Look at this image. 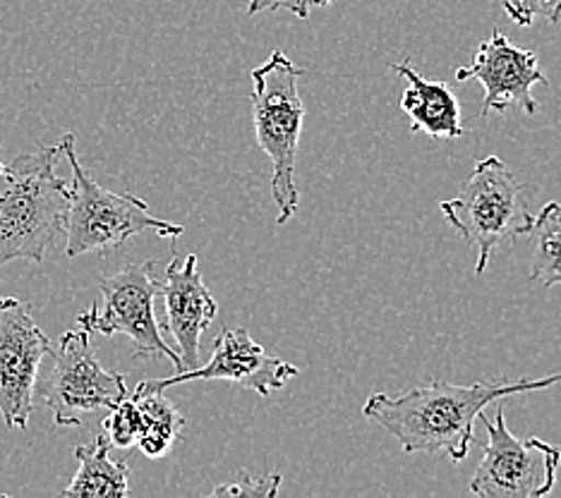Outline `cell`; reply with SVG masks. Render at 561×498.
Returning a JSON list of instances; mask_svg holds the SVG:
<instances>
[{
	"instance_id": "obj_1",
	"label": "cell",
	"mask_w": 561,
	"mask_h": 498,
	"mask_svg": "<svg viewBox=\"0 0 561 498\" xmlns=\"http://www.w3.org/2000/svg\"><path fill=\"white\" fill-rule=\"evenodd\" d=\"M561 383V372L542 379L492 377L476 383L430 381L401 395H369L363 415L401 443L403 453H444L454 465L463 463L476 439L484 407Z\"/></svg>"
},
{
	"instance_id": "obj_2",
	"label": "cell",
	"mask_w": 561,
	"mask_h": 498,
	"mask_svg": "<svg viewBox=\"0 0 561 498\" xmlns=\"http://www.w3.org/2000/svg\"><path fill=\"white\" fill-rule=\"evenodd\" d=\"M60 147L39 144L0 163V268L10 262H44L66 235L70 185L56 173Z\"/></svg>"
},
{
	"instance_id": "obj_3",
	"label": "cell",
	"mask_w": 561,
	"mask_h": 498,
	"mask_svg": "<svg viewBox=\"0 0 561 498\" xmlns=\"http://www.w3.org/2000/svg\"><path fill=\"white\" fill-rule=\"evenodd\" d=\"M305 74L284 50L276 48L264 66L252 70V118L260 149L272 163V197L276 223L286 225L300 207L296 157L305 120L298 80Z\"/></svg>"
},
{
	"instance_id": "obj_4",
	"label": "cell",
	"mask_w": 561,
	"mask_h": 498,
	"mask_svg": "<svg viewBox=\"0 0 561 498\" xmlns=\"http://www.w3.org/2000/svg\"><path fill=\"white\" fill-rule=\"evenodd\" d=\"M439 209L456 233L478 250V276L488 271L494 250L530 235L535 223L528 185L500 157L478 161L461 195L442 201Z\"/></svg>"
},
{
	"instance_id": "obj_5",
	"label": "cell",
	"mask_w": 561,
	"mask_h": 498,
	"mask_svg": "<svg viewBox=\"0 0 561 498\" xmlns=\"http://www.w3.org/2000/svg\"><path fill=\"white\" fill-rule=\"evenodd\" d=\"M60 153L72 169L70 207L66 221V254L70 259L87 252H108L123 247L127 240L154 230L161 238H181L183 225L151 216L149 204L135 195H118L101 187L78 159V139L72 132L62 137Z\"/></svg>"
},
{
	"instance_id": "obj_6",
	"label": "cell",
	"mask_w": 561,
	"mask_h": 498,
	"mask_svg": "<svg viewBox=\"0 0 561 498\" xmlns=\"http://www.w3.org/2000/svg\"><path fill=\"white\" fill-rule=\"evenodd\" d=\"M101 304H92L78 316V324L89 334L116 336L133 340L135 355L154 360L163 355L181 372V355L165 345L154 316V300L161 296V278L157 262L125 264L121 271L99 283Z\"/></svg>"
},
{
	"instance_id": "obj_7",
	"label": "cell",
	"mask_w": 561,
	"mask_h": 498,
	"mask_svg": "<svg viewBox=\"0 0 561 498\" xmlns=\"http://www.w3.org/2000/svg\"><path fill=\"white\" fill-rule=\"evenodd\" d=\"M488 431L482 441V460L470 477L468 489L478 498H542L552 494L561 451L542 439H518L506 427L504 407H496L494 417L480 415Z\"/></svg>"
},
{
	"instance_id": "obj_8",
	"label": "cell",
	"mask_w": 561,
	"mask_h": 498,
	"mask_svg": "<svg viewBox=\"0 0 561 498\" xmlns=\"http://www.w3.org/2000/svg\"><path fill=\"white\" fill-rule=\"evenodd\" d=\"M48 357H54V367L42 381H36V395L50 407L56 425H80L82 415L101 407L111 410L127 398L125 377L108 372L99 362L89 331L78 328L62 334L58 348Z\"/></svg>"
},
{
	"instance_id": "obj_9",
	"label": "cell",
	"mask_w": 561,
	"mask_h": 498,
	"mask_svg": "<svg viewBox=\"0 0 561 498\" xmlns=\"http://www.w3.org/2000/svg\"><path fill=\"white\" fill-rule=\"evenodd\" d=\"M50 352L54 345L36 326L32 304L0 298V417L8 429H27L39 367Z\"/></svg>"
},
{
	"instance_id": "obj_10",
	"label": "cell",
	"mask_w": 561,
	"mask_h": 498,
	"mask_svg": "<svg viewBox=\"0 0 561 498\" xmlns=\"http://www.w3.org/2000/svg\"><path fill=\"white\" fill-rule=\"evenodd\" d=\"M300 372L278 357L266 352L257 340H252L242 326L224 328L221 336L214 343V352L207 364H199L190 372H178L169 379H149L139 383V391H165L178 383L187 381H231L240 389H250L260 393L262 398L278 389H284L290 379Z\"/></svg>"
},
{
	"instance_id": "obj_11",
	"label": "cell",
	"mask_w": 561,
	"mask_h": 498,
	"mask_svg": "<svg viewBox=\"0 0 561 498\" xmlns=\"http://www.w3.org/2000/svg\"><path fill=\"white\" fill-rule=\"evenodd\" d=\"M456 80H478L482 84L484 101L480 115L504 113L508 108H518L526 115H535L540 106L533 96V86L550 84L540 68L538 56L533 50L514 46L496 30L480 44L473 62L468 68L456 70Z\"/></svg>"
},
{
	"instance_id": "obj_12",
	"label": "cell",
	"mask_w": 561,
	"mask_h": 498,
	"mask_svg": "<svg viewBox=\"0 0 561 498\" xmlns=\"http://www.w3.org/2000/svg\"><path fill=\"white\" fill-rule=\"evenodd\" d=\"M161 296L165 300V324L178 345L181 355V372L199 367V340L207 331L219 304L211 298L209 288L204 286L202 274L197 268V254H187L183 262L173 259L165 266L161 280Z\"/></svg>"
},
{
	"instance_id": "obj_13",
	"label": "cell",
	"mask_w": 561,
	"mask_h": 498,
	"mask_svg": "<svg viewBox=\"0 0 561 498\" xmlns=\"http://www.w3.org/2000/svg\"><path fill=\"white\" fill-rule=\"evenodd\" d=\"M389 68L405 80L401 111L411 120L413 132H427L435 139H458L466 135L461 106L449 84L425 80L408 60L391 62Z\"/></svg>"
},
{
	"instance_id": "obj_14",
	"label": "cell",
	"mask_w": 561,
	"mask_h": 498,
	"mask_svg": "<svg viewBox=\"0 0 561 498\" xmlns=\"http://www.w3.org/2000/svg\"><path fill=\"white\" fill-rule=\"evenodd\" d=\"M78 475L60 496L68 498H125L130 494V467L111 458V443L101 433L94 443L75 445Z\"/></svg>"
},
{
	"instance_id": "obj_15",
	"label": "cell",
	"mask_w": 561,
	"mask_h": 498,
	"mask_svg": "<svg viewBox=\"0 0 561 498\" xmlns=\"http://www.w3.org/2000/svg\"><path fill=\"white\" fill-rule=\"evenodd\" d=\"M133 398L137 401L139 410H142V419H145L142 437H139V441H137L139 451H142L151 460L169 455L175 441H181L185 417L169 398H165L163 391L135 389Z\"/></svg>"
},
{
	"instance_id": "obj_16",
	"label": "cell",
	"mask_w": 561,
	"mask_h": 498,
	"mask_svg": "<svg viewBox=\"0 0 561 498\" xmlns=\"http://www.w3.org/2000/svg\"><path fill=\"white\" fill-rule=\"evenodd\" d=\"M530 235L535 238V250L530 257V283H542L545 288L561 286V204H545L535 216Z\"/></svg>"
},
{
	"instance_id": "obj_17",
	"label": "cell",
	"mask_w": 561,
	"mask_h": 498,
	"mask_svg": "<svg viewBox=\"0 0 561 498\" xmlns=\"http://www.w3.org/2000/svg\"><path fill=\"white\" fill-rule=\"evenodd\" d=\"M101 427H104V437L108 439L111 449H133L145 429L142 410H139L135 398H125L116 407H111Z\"/></svg>"
},
{
	"instance_id": "obj_18",
	"label": "cell",
	"mask_w": 561,
	"mask_h": 498,
	"mask_svg": "<svg viewBox=\"0 0 561 498\" xmlns=\"http://www.w3.org/2000/svg\"><path fill=\"white\" fill-rule=\"evenodd\" d=\"M280 472H266L262 477H252L245 470L238 472V477L226 484H216L211 496L214 498H245V496H278L280 491Z\"/></svg>"
},
{
	"instance_id": "obj_19",
	"label": "cell",
	"mask_w": 561,
	"mask_h": 498,
	"mask_svg": "<svg viewBox=\"0 0 561 498\" xmlns=\"http://www.w3.org/2000/svg\"><path fill=\"white\" fill-rule=\"evenodd\" d=\"M502 8L518 27H530L535 18L550 24L561 20V0H502Z\"/></svg>"
},
{
	"instance_id": "obj_20",
	"label": "cell",
	"mask_w": 561,
	"mask_h": 498,
	"mask_svg": "<svg viewBox=\"0 0 561 498\" xmlns=\"http://www.w3.org/2000/svg\"><path fill=\"white\" fill-rule=\"evenodd\" d=\"M329 3H334V0H250L248 15L254 18L266 10H288L298 20H308L312 8H322Z\"/></svg>"
}]
</instances>
